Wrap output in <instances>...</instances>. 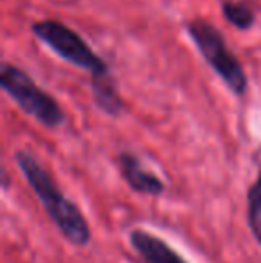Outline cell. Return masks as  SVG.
<instances>
[{
    "label": "cell",
    "mask_w": 261,
    "mask_h": 263,
    "mask_svg": "<svg viewBox=\"0 0 261 263\" xmlns=\"http://www.w3.org/2000/svg\"><path fill=\"white\" fill-rule=\"evenodd\" d=\"M13 159L20 168L24 179L32 188L38 201L42 202L45 213L59 229L65 240H68L75 247H86L91 240V229L79 206L66 199L52 176L29 151H16Z\"/></svg>",
    "instance_id": "6da1fadb"
},
{
    "label": "cell",
    "mask_w": 261,
    "mask_h": 263,
    "mask_svg": "<svg viewBox=\"0 0 261 263\" xmlns=\"http://www.w3.org/2000/svg\"><path fill=\"white\" fill-rule=\"evenodd\" d=\"M185 29L192 38V42L195 43L197 50L213 68V72L224 81V84L238 97L245 95L249 86L245 70L236 55L227 47L222 32L215 25L200 20V18H193V20L186 22Z\"/></svg>",
    "instance_id": "7a4b0ae2"
},
{
    "label": "cell",
    "mask_w": 261,
    "mask_h": 263,
    "mask_svg": "<svg viewBox=\"0 0 261 263\" xmlns=\"http://www.w3.org/2000/svg\"><path fill=\"white\" fill-rule=\"evenodd\" d=\"M0 86L24 113L47 129H56L65 122V111L50 93L38 86L29 73L9 63L0 66Z\"/></svg>",
    "instance_id": "3957f363"
},
{
    "label": "cell",
    "mask_w": 261,
    "mask_h": 263,
    "mask_svg": "<svg viewBox=\"0 0 261 263\" xmlns=\"http://www.w3.org/2000/svg\"><path fill=\"white\" fill-rule=\"evenodd\" d=\"M31 31L39 42H43L49 49L61 55L65 61L72 63L83 70H88L91 76H101V73L109 72V66L104 63V59L98 54H95L91 47L63 22H36V24H32Z\"/></svg>",
    "instance_id": "277c9868"
},
{
    "label": "cell",
    "mask_w": 261,
    "mask_h": 263,
    "mask_svg": "<svg viewBox=\"0 0 261 263\" xmlns=\"http://www.w3.org/2000/svg\"><path fill=\"white\" fill-rule=\"evenodd\" d=\"M116 161H118V168L124 181L132 192L142 195H150V197H157L165 192L167 186H165L163 179L150 170H147L134 154L120 153Z\"/></svg>",
    "instance_id": "5b68a950"
},
{
    "label": "cell",
    "mask_w": 261,
    "mask_h": 263,
    "mask_svg": "<svg viewBox=\"0 0 261 263\" xmlns=\"http://www.w3.org/2000/svg\"><path fill=\"white\" fill-rule=\"evenodd\" d=\"M129 243L145 263H188L163 238L145 229H132L129 233Z\"/></svg>",
    "instance_id": "8992f818"
},
{
    "label": "cell",
    "mask_w": 261,
    "mask_h": 263,
    "mask_svg": "<svg viewBox=\"0 0 261 263\" xmlns=\"http://www.w3.org/2000/svg\"><path fill=\"white\" fill-rule=\"evenodd\" d=\"M91 93H93L95 104L102 113H106L108 117H120L122 115V97H120L116 84L109 72L101 73V76H91Z\"/></svg>",
    "instance_id": "52a82bcc"
},
{
    "label": "cell",
    "mask_w": 261,
    "mask_h": 263,
    "mask_svg": "<svg viewBox=\"0 0 261 263\" xmlns=\"http://www.w3.org/2000/svg\"><path fill=\"white\" fill-rule=\"evenodd\" d=\"M222 14L233 27L240 29V31H247L256 24L254 9L244 0H224Z\"/></svg>",
    "instance_id": "ba28073f"
},
{
    "label": "cell",
    "mask_w": 261,
    "mask_h": 263,
    "mask_svg": "<svg viewBox=\"0 0 261 263\" xmlns=\"http://www.w3.org/2000/svg\"><path fill=\"white\" fill-rule=\"evenodd\" d=\"M247 224L254 240L261 246V172L247 190Z\"/></svg>",
    "instance_id": "9c48e42d"
},
{
    "label": "cell",
    "mask_w": 261,
    "mask_h": 263,
    "mask_svg": "<svg viewBox=\"0 0 261 263\" xmlns=\"http://www.w3.org/2000/svg\"><path fill=\"white\" fill-rule=\"evenodd\" d=\"M9 186V177H7V170L2 168V190H7Z\"/></svg>",
    "instance_id": "30bf717a"
}]
</instances>
